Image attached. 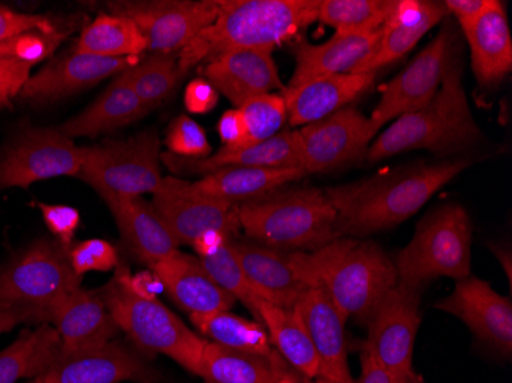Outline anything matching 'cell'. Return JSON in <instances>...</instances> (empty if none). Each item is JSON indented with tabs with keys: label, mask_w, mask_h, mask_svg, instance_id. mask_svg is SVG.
Listing matches in <instances>:
<instances>
[{
	"label": "cell",
	"mask_w": 512,
	"mask_h": 383,
	"mask_svg": "<svg viewBox=\"0 0 512 383\" xmlns=\"http://www.w3.org/2000/svg\"><path fill=\"white\" fill-rule=\"evenodd\" d=\"M468 158L416 163L355 183L327 187L325 195L335 207L336 232L342 236H367L399 226L416 215L437 190L462 174Z\"/></svg>",
	"instance_id": "6da1fadb"
},
{
	"label": "cell",
	"mask_w": 512,
	"mask_h": 383,
	"mask_svg": "<svg viewBox=\"0 0 512 383\" xmlns=\"http://www.w3.org/2000/svg\"><path fill=\"white\" fill-rule=\"evenodd\" d=\"M296 272L310 287L324 290L342 321L367 325L385 295L398 284L387 253L373 241L338 238L312 252H289Z\"/></svg>",
	"instance_id": "7a4b0ae2"
},
{
	"label": "cell",
	"mask_w": 512,
	"mask_h": 383,
	"mask_svg": "<svg viewBox=\"0 0 512 383\" xmlns=\"http://www.w3.org/2000/svg\"><path fill=\"white\" fill-rule=\"evenodd\" d=\"M319 0H220V13L178 53L183 73L230 51H270L318 20Z\"/></svg>",
	"instance_id": "3957f363"
},
{
	"label": "cell",
	"mask_w": 512,
	"mask_h": 383,
	"mask_svg": "<svg viewBox=\"0 0 512 383\" xmlns=\"http://www.w3.org/2000/svg\"><path fill=\"white\" fill-rule=\"evenodd\" d=\"M451 53L436 95L424 108L396 118L376 140L365 158L378 163L402 152L425 151L436 154L467 151L483 141L462 85V68Z\"/></svg>",
	"instance_id": "277c9868"
},
{
	"label": "cell",
	"mask_w": 512,
	"mask_h": 383,
	"mask_svg": "<svg viewBox=\"0 0 512 383\" xmlns=\"http://www.w3.org/2000/svg\"><path fill=\"white\" fill-rule=\"evenodd\" d=\"M241 229L270 249L316 250L339 238L335 207L315 187L273 192L240 204Z\"/></svg>",
	"instance_id": "5b68a950"
},
{
	"label": "cell",
	"mask_w": 512,
	"mask_h": 383,
	"mask_svg": "<svg viewBox=\"0 0 512 383\" xmlns=\"http://www.w3.org/2000/svg\"><path fill=\"white\" fill-rule=\"evenodd\" d=\"M471 239L473 227L463 206L448 203L437 207L419 223L413 239L394 258L398 282L421 290L433 279L468 278Z\"/></svg>",
	"instance_id": "8992f818"
},
{
	"label": "cell",
	"mask_w": 512,
	"mask_h": 383,
	"mask_svg": "<svg viewBox=\"0 0 512 383\" xmlns=\"http://www.w3.org/2000/svg\"><path fill=\"white\" fill-rule=\"evenodd\" d=\"M126 273L128 270L119 269L102 296L117 327L122 328L138 348L165 354L184 370L200 376L206 341L157 299L137 295L129 287Z\"/></svg>",
	"instance_id": "52a82bcc"
},
{
	"label": "cell",
	"mask_w": 512,
	"mask_h": 383,
	"mask_svg": "<svg viewBox=\"0 0 512 383\" xmlns=\"http://www.w3.org/2000/svg\"><path fill=\"white\" fill-rule=\"evenodd\" d=\"M80 281L68 250L42 238L0 269V305L27 311L33 322L45 324L46 311L80 289Z\"/></svg>",
	"instance_id": "ba28073f"
},
{
	"label": "cell",
	"mask_w": 512,
	"mask_h": 383,
	"mask_svg": "<svg viewBox=\"0 0 512 383\" xmlns=\"http://www.w3.org/2000/svg\"><path fill=\"white\" fill-rule=\"evenodd\" d=\"M85 149L79 178L102 195H154L163 183L160 138L145 131L129 140L106 141Z\"/></svg>",
	"instance_id": "9c48e42d"
},
{
	"label": "cell",
	"mask_w": 512,
	"mask_h": 383,
	"mask_svg": "<svg viewBox=\"0 0 512 383\" xmlns=\"http://www.w3.org/2000/svg\"><path fill=\"white\" fill-rule=\"evenodd\" d=\"M421 293L407 285H394L368 321L367 351L398 383L413 376V348L421 324Z\"/></svg>",
	"instance_id": "30bf717a"
},
{
	"label": "cell",
	"mask_w": 512,
	"mask_h": 383,
	"mask_svg": "<svg viewBox=\"0 0 512 383\" xmlns=\"http://www.w3.org/2000/svg\"><path fill=\"white\" fill-rule=\"evenodd\" d=\"M85 149L60 129L30 128L0 157V189L23 187L56 177H79Z\"/></svg>",
	"instance_id": "8fae6325"
},
{
	"label": "cell",
	"mask_w": 512,
	"mask_h": 383,
	"mask_svg": "<svg viewBox=\"0 0 512 383\" xmlns=\"http://www.w3.org/2000/svg\"><path fill=\"white\" fill-rule=\"evenodd\" d=\"M112 14L137 25L146 40V51L178 54L201 31L214 23L220 0H160V2H112Z\"/></svg>",
	"instance_id": "7c38bea8"
},
{
	"label": "cell",
	"mask_w": 512,
	"mask_h": 383,
	"mask_svg": "<svg viewBox=\"0 0 512 383\" xmlns=\"http://www.w3.org/2000/svg\"><path fill=\"white\" fill-rule=\"evenodd\" d=\"M302 169L309 174L333 171L367 154L378 132L370 118L352 106L296 129Z\"/></svg>",
	"instance_id": "4fadbf2b"
},
{
	"label": "cell",
	"mask_w": 512,
	"mask_h": 383,
	"mask_svg": "<svg viewBox=\"0 0 512 383\" xmlns=\"http://www.w3.org/2000/svg\"><path fill=\"white\" fill-rule=\"evenodd\" d=\"M451 36V28H444L398 77L384 86L381 100L368 117L376 132L381 131L390 120L424 108L431 102L453 53Z\"/></svg>",
	"instance_id": "5bb4252c"
},
{
	"label": "cell",
	"mask_w": 512,
	"mask_h": 383,
	"mask_svg": "<svg viewBox=\"0 0 512 383\" xmlns=\"http://www.w3.org/2000/svg\"><path fill=\"white\" fill-rule=\"evenodd\" d=\"M152 207L166 229L180 244H191L209 232L229 236L241 229L238 204L192 194L183 180L163 178L152 198Z\"/></svg>",
	"instance_id": "9a60e30c"
},
{
	"label": "cell",
	"mask_w": 512,
	"mask_h": 383,
	"mask_svg": "<svg viewBox=\"0 0 512 383\" xmlns=\"http://www.w3.org/2000/svg\"><path fill=\"white\" fill-rule=\"evenodd\" d=\"M436 308L465 322L474 336L503 357L512 353L511 299L499 295L488 282L468 276Z\"/></svg>",
	"instance_id": "2e32d148"
},
{
	"label": "cell",
	"mask_w": 512,
	"mask_h": 383,
	"mask_svg": "<svg viewBox=\"0 0 512 383\" xmlns=\"http://www.w3.org/2000/svg\"><path fill=\"white\" fill-rule=\"evenodd\" d=\"M137 63L138 57L108 59L73 51L30 77L19 95L23 100L39 105L56 102L82 89L91 88L115 74H122Z\"/></svg>",
	"instance_id": "e0dca14e"
},
{
	"label": "cell",
	"mask_w": 512,
	"mask_h": 383,
	"mask_svg": "<svg viewBox=\"0 0 512 383\" xmlns=\"http://www.w3.org/2000/svg\"><path fill=\"white\" fill-rule=\"evenodd\" d=\"M151 379V370L134 351L111 341L76 353L60 351L50 370L43 374L42 383H148Z\"/></svg>",
	"instance_id": "ac0fdd59"
},
{
	"label": "cell",
	"mask_w": 512,
	"mask_h": 383,
	"mask_svg": "<svg viewBox=\"0 0 512 383\" xmlns=\"http://www.w3.org/2000/svg\"><path fill=\"white\" fill-rule=\"evenodd\" d=\"M318 357L319 379L355 383L347 361L345 322L324 290L313 287L295 307Z\"/></svg>",
	"instance_id": "d6986e66"
},
{
	"label": "cell",
	"mask_w": 512,
	"mask_h": 383,
	"mask_svg": "<svg viewBox=\"0 0 512 383\" xmlns=\"http://www.w3.org/2000/svg\"><path fill=\"white\" fill-rule=\"evenodd\" d=\"M203 74L215 91L237 108L255 97L286 88L270 51H230L206 62Z\"/></svg>",
	"instance_id": "ffe728a7"
},
{
	"label": "cell",
	"mask_w": 512,
	"mask_h": 383,
	"mask_svg": "<svg viewBox=\"0 0 512 383\" xmlns=\"http://www.w3.org/2000/svg\"><path fill=\"white\" fill-rule=\"evenodd\" d=\"M45 324L57 331L65 354L108 344L119 330L102 296L82 287L46 311Z\"/></svg>",
	"instance_id": "44dd1931"
},
{
	"label": "cell",
	"mask_w": 512,
	"mask_h": 383,
	"mask_svg": "<svg viewBox=\"0 0 512 383\" xmlns=\"http://www.w3.org/2000/svg\"><path fill=\"white\" fill-rule=\"evenodd\" d=\"M448 16L444 2L398 0L393 13L381 30L375 51L356 68L353 74H376L385 66L398 62L410 53L417 42Z\"/></svg>",
	"instance_id": "7402d4cb"
},
{
	"label": "cell",
	"mask_w": 512,
	"mask_h": 383,
	"mask_svg": "<svg viewBox=\"0 0 512 383\" xmlns=\"http://www.w3.org/2000/svg\"><path fill=\"white\" fill-rule=\"evenodd\" d=\"M229 247L263 301L293 310L312 289L296 272L287 253L255 244L234 243L230 239Z\"/></svg>",
	"instance_id": "603a6c76"
},
{
	"label": "cell",
	"mask_w": 512,
	"mask_h": 383,
	"mask_svg": "<svg viewBox=\"0 0 512 383\" xmlns=\"http://www.w3.org/2000/svg\"><path fill=\"white\" fill-rule=\"evenodd\" d=\"M376 74H338L319 77L296 88H284L287 120L292 128H302L355 102L375 83Z\"/></svg>",
	"instance_id": "cb8c5ba5"
},
{
	"label": "cell",
	"mask_w": 512,
	"mask_h": 383,
	"mask_svg": "<svg viewBox=\"0 0 512 383\" xmlns=\"http://www.w3.org/2000/svg\"><path fill=\"white\" fill-rule=\"evenodd\" d=\"M381 31L370 34H338L327 42L315 43L298 40L293 45L295 71L286 88H296L319 77L353 74L375 51Z\"/></svg>",
	"instance_id": "d4e9b609"
},
{
	"label": "cell",
	"mask_w": 512,
	"mask_h": 383,
	"mask_svg": "<svg viewBox=\"0 0 512 383\" xmlns=\"http://www.w3.org/2000/svg\"><path fill=\"white\" fill-rule=\"evenodd\" d=\"M152 270L161 287L189 315L230 310L237 302L207 275L200 261L192 256L177 252L155 264Z\"/></svg>",
	"instance_id": "484cf974"
},
{
	"label": "cell",
	"mask_w": 512,
	"mask_h": 383,
	"mask_svg": "<svg viewBox=\"0 0 512 383\" xmlns=\"http://www.w3.org/2000/svg\"><path fill=\"white\" fill-rule=\"evenodd\" d=\"M161 160L168 164L175 174L204 175L223 169V167H267V169H302L299 155L298 135L296 129L283 131L275 137L263 141L260 145L241 151L229 152L220 149L211 157L192 160L177 155H161ZM304 171V169H302Z\"/></svg>",
	"instance_id": "4316f807"
},
{
	"label": "cell",
	"mask_w": 512,
	"mask_h": 383,
	"mask_svg": "<svg viewBox=\"0 0 512 383\" xmlns=\"http://www.w3.org/2000/svg\"><path fill=\"white\" fill-rule=\"evenodd\" d=\"M463 33L470 45L477 82L486 88L503 82L512 69V40L505 5L490 0L486 10Z\"/></svg>",
	"instance_id": "83f0119b"
},
{
	"label": "cell",
	"mask_w": 512,
	"mask_h": 383,
	"mask_svg": "<svg viewBox=\"0 0 512 383\" xmlns=\"http://www.w3.org/2000/svg\"><path fill=\"white\" fill-rule=\"evenodd\" d=\"M102 198L119 224L126 244L143 262L154 267L180 252L177 241L158 218L152 204L140 197L102 195Z\"/></svg>",
	"instance_id": "f1b7e54d"
},
{
	"label": "cell",
	"mask_w": 512,
	"mask_h": 383,
	"mask_svg": "<svg viewBox=\"0 0 512 383\" xmlns=\"http://www.w3.org/2000/svg\"><path fill=\"white\" fill-rule=\"evenodd\" d=\"M307 177L302 169L223 167L184 187L192 194L232 204H244L273 194L279 187Z\"/></svg>",
	"instance_id": "f546056e"
},
{
	"label": "cell",
	"mask_w": 512,
	"mask_h": 383,
	"mask_svg": "<svg viewBox=\"0 0 512 383\" xmlns=\"http://www.w3.org/2000/svg\"><path fill=\"white\" fill-rule=\"evenodd\" d=\"M148 114L134 89L120 74L106 91L85 111L60 126L66 137H97L103 132L114 131L131 125Z\"/></svg>",
	"instance_id": "4dcf8cb0"
},
{
	"label": "cell",
	"mask_w": 512,
	"mask_h": 383,
	"mask_svg": "<svg viewBox=\"0 0 512 383\" xmlns=\"http://www.w3.org/2000/svg\"><path fill=\"white\" fill-rule=\"evenodd\" d=\"M290 368L279 354L255 356L206 341L200 377L204 383H275Z\"/></svg>",
	"instance_id": "1f68e13d"
},
{
	"label": "cell",
	"mask_w": 512,
	"mask_h": 383,
	"mask_svg": "<svg viewBox=\"0 0 512 383\" xmlns=\"http://www.w3.org/2000/svg\"><path fill=\"white\" fill-rule=\"evenodd\" d=\"M260 319L269 334L270 344L279 356L304 379L318 377V357L295 308L276 307L263 301Z\"/></svg>",
	"instance_id": "d6a6232c"
},
{
	"label": "cell",
	"mask_w": 512,
	"mask_h": 383,
	"mask_svg": "<svg viewBox=\"0 0 512 383\" xmlns=\"http://www.w3.org/2000/svg\"><path fill=\"white\" fill-rule=\"evenodd\" d=\"M60 348L59 334L50 324L22 331L10 347L0 351V383L43 376L56 361Z\"/></svg>",
	"instance_id": "836d02e7"
},
{
	"label": "cell",
	"mask_w": 512,
	"mask_h": 383,
	"mask_svg": "<svg viewBox=\"0 0 512 383\" xmlns=\"http://www.w3.org/2000/svg\"><path fill=\"white\" fill-rule=\"evenodd\" d=\"M189 318L203 336L221 347L255 356H278V351L270 344L266 327L260 322L241 318L230 310L189 315Z\"/></svg>",
	"instance_id": "e575fe53"
},
{
	"label": "cell",
	"mask_w": 512,
	"mask_h": 383,
	"mask_svg": "<svg viewBox=\"0 0 512 383\" xmlns=\"http://www.w3.org/2000/svg\"><path fill=\"white\" fill-rule=\"evenodd\" d=\"M74 51L108 59L140 57L146 51V40L128 17L103 14L83 30Z\"/></svg>",
	"instance_id": "d590c367"
},
{
	"label": "cell",
	"mask_w": 512,
	"mask_h": 383,
	"mask_svg": "<svg viewBox=\"0 0 512 383\" xmlns=\"http://www.w3.org/2000/svg\"><path fill=\"white\" fill-rule=\"evenodd\" d=\"M178 54H151L143 62L123 71L146 112L154 111L171 97L183 77Z\"/></svg>",
	"instance_id": "8d00e7d4"
},
{
	"label": "cell",
	"mask_w": 512,
	"mask_h": 383,
	"mask_svg": "<svg viewBox=\"0 0 512 383\" xmlns=\"http://www.w3.org/2000/svg\"><path fill=\"white\" fill-rule=\"evenodd\" d=\"M398 0H319L318 20L338 34L381 31Z\"/></svg>",
	"instance_id": "74e56055"
},
{
	"label": "cell",
	"mask_w": 512,
	"mask_h": 383,
	"mask_svg": "<svg viewBox=\"0 0 512 383\" xmlns=\"http://www.w3.org/2000/svg\"><path fill=\"white\" fill-rule=\"evenodd\" d=\"M198 261L206 270L207 275L211 276L221 289L226 290L235 301L243 302L249 308L255 321L261 324L260 304L263 299L253 290L246 273L241 269L240 262L230 250L229 241L217 252L201 256Z\"/></svg>",
	"instance_id": "f35d334b"
},
{
	"label": "cell",
	"mask_w": 512,
	"mask_h": 383,
	"mask_svg": "<svg viewBox=\"0 0 512 383\" xmlns=\"http://www.w3.org/2000/svg\"><path fill=\"white\" fill-rule=\"evenodd\" d=\"M246 123V137L241 149L252 148L281 132L287 120L286 102L279 92L260 95L240 106ZM235 152V151H229Z\"/></svg>",
	"instance_id": "ab89813d"
},
{
	"label": "cell",
	"mask_w": 512,
	"mask_h": 383,
	"mask_svg": "<svg viewBox=\"0 0 512 383\" xmlns=\"http://www.w3.org/2000/svg\"><path fill=\"white\" fill-rule=\"evenodd\" d=\"M166 146L172 155L181 158L201 160L212 155V146L206 132L188 115H180L169 125Z\"/></svg>",
	"instance_id": "60d3db41"
},
{
	"label": "cell",
	"mask_w": 512,
	"mask_h": 383,
	"mask_svg": "<svg viewBox=\"0 0 512 383\" xmlns=\"http://www.w3.org/2000/svg\"><path fill=\"white\" fill-rule=\"evenodd\" d=\"M69 264L77 276L88 272H111L119 266V253L105 239H88L68 250Z\"/></svg>",
	"instance_id": "b9f144b4"
},
{
	"label": "cell",
	"mask_w": 512,
	"mask_h": 383,
	"mask_svg": "<svg viewBox=\"0 0 512 383\" xmlns=\"http://www.w3.org/2000/svg\"><path fill=\"white\" fill-rule=\"evenodd\" d=\"M60 40H62V34L45 36V34L31 33L8 40V42H2L0 43V62L8 59H20L37 65L56 50Z\"/></svg>",
	"instance_id": "7bdbcfd3"
},
{
	"label": "cell",
	"mask_w": 512,
	"mask_h": 383,
	"mask_svg": "<svg viewBox=\"0 0 512 383\" xmlns=\"http://www.w3.org/2000/svg\"><path fill=\"white\" fill-rule=\"evenodd\" d=\"M31 33L45 34V36L60 34L53 20L48 17L16 13L10 8L0 7V43Z\"/></svg>",
	"instance_id": "ee69618b"
},
{
	"label": "cell",
	"mask_w": 512,
	"mask_h": 383,
	"mask_svg": "<svg viewBox=\"0 0 512 383\" xmlns=\"http://www.w3.org/2000/svg\"><path fill=\"white\" fill-rule=\"evenodd\" d=\"M42 212L43 221L50 232L56 236L57 243L71 249L77 229L80 226L79 210L69 206H54V204L37 203Z\"/></svg>",
	"instance_id": "f6af8a7d"
},
{
	"label": "cell",
	"mask_w": 512,
	"mask_h": 383,
	"mask_svg": "<svg viewBox=\"0 0 512 383\" xmlns=\"http://www.w3.org/2000/svg\"><path fill=\"white\" fill-rule=\"evenodd\" d=\"M36 63L28 60L8 59L0 62V108L10 105L11 99L20 94L30 79L31 68Z\"/></svg>",
	"instance_id": "bcb514c9"
},
{
	"label": "cell",
	"mask_w": 512,
	"mask_h": 383,
	"mask_svg": "<svg viewBox=\"0 0 512 383\" xmlns=\"http://www.w3.org/2000/svg\"><path fill=\"white\" fill-rule=\"evenodd\" d=\"M217 129L224 145L221 149L224 151H238L243 145L244 137H246V123H244L240 109L235 108L224 112Z\"/></svg>",
	"instance_id": "7dc6e473"
},
{
	"label": "cell",
	"mask_w": 512,
	"mask_h": 383,
	"mask_svg": "<svg viewBox=\"0 0 512 383\" xmlns=\"http://www.w3.org/2000/svg\"><path fill=\"white\" fill-rule=\"evenodd\" d=\"M184 103L192 114H207L217 106L218 92L207 80L197 79L186 88Z\"/></svg>",
	"instance_id": "c3c4849f"
},
{
	"label": "cell",
	"mask_w": 512,
	"mask_h": 383,
	"mask_svg": "<svg viewBox=\"0 0 512 383\" xmlns=\"http://www.w3.org/2000/svg\"><path fill=\"white\" fill-rule=\"evenodd\" d=\"M448 14H454L462 30L476 22L477 17L490 5V0H447L444 2Z\"/></svg>",
	"instance_id": "681fc988"
},
{
	"label": "cell",
	"mask_w": 512,
	"mask_h": 383,
	"mask_svg": "<svg viewBox=\"0 0 512 383\" xmlns=\"http://www.w3.org/2000/svg\"><path fill=\"white\" fill-rule=\"evenodd\" d=\"M361 367V374H359L355 383H398L365 350H362L361 354Z\"/></svg>",
	"instance_id": "f907efd6"
},
{
	"label": "cell",
	"mask_w": 512,
	"mask_h": 383,
	"mask_svg": "<svg viewBox=\"0 0 512 383\" xmlns=\"http://www.w3.org/2000/svg\"><path fill=\"white\" fill-rule=\"evenodd\" d=\"M22 322H33V316L27 311L0 305V333H7Z\"/></svg>",
	"instance_id": "816d5d0a"
},
{
	"label": "cell",
	"mask_w": 512,
	"mask_h": 383,
	"mask_svg": "<svg viewBox=\"0 0 512 383\" xmlns=\"http://www.w3.org/2000/svg\"><path fill=\"white\" fill-rule=\"evenodd\" d=\"M293 371H295L293 370V368L284 371V373L281 374V376H279V379L276 380L275 383H302L301 379H299L298 376H295V374H293Z\"/></svg>",
	"instance_id": "f5cc1de1"
},
{
	"label": "cell",
	"mask_w": 512,
	"mask_h": 383,
	"mask_svg": "<svg viewBox=\"0 0 512 383\" xmlns=\"http://www.w3.org/2000/svg\"><path fill=\"white\" fill-rule=\"evenodd\" d=\"M407 383H422L421 377L416 376V374H413V376L410 377V379L407 380Z\"/></svg>",
	"instance_id": "db71d44e"
},
{
	"label": "cell",
	"mask_w": 512,
	"mask_h": 383,
	"mask_svg": "<svg viewBox=\"0 0 512 383\" xmlns=\"http://www.w3.org/2000/svg\"><path fill=\"white\" fill-rule=\"evenodd\" d=\"M43 382V376L36 377V379L28 380V382L25 383H42Z\"/></svg>",
	"instance_id": "11a10c76"
},
{
	"label": "cell",
	"mask_w": 512,
	"mask_h": 383,
	"mask_svg": "<svg viewBox=\"0 0 512 383\" xmlns=\"http://www.w3.org/2000/svg\"><path fill=\"white\" fill-rule=\"evenodd\" d=\"M313 383H329V382H325V380L319 379V377H318V380H316V382H313Z\"/></svg>",
	"instance_id": "9f6ffc18"
}]
</instances>
